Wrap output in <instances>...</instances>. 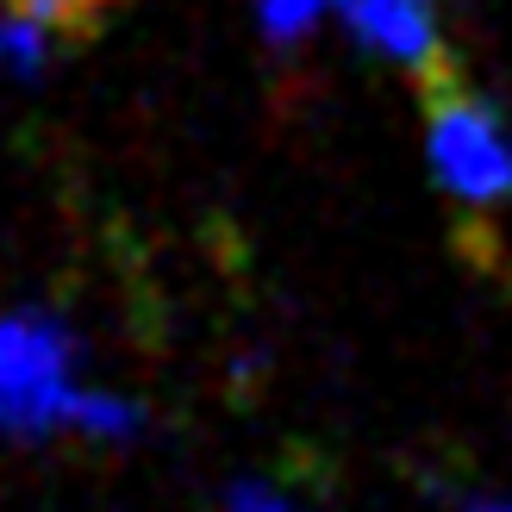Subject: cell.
Listing matches in <instances>:
<instances>
[{
  "label": "cell",
  "mask_w": 512,
  "mask_h": 512,
  "mask_svg": "<svg viewBox=\"0 0 512 512\" xmlns=\"http://www.w3.org/2000/svg\"><path fill=\"white\" fill-rule=\"evenodd\" d=\"M225 512H300L288 494H275L269 481H232L225 488Z\"/></svg>",
  "instance_id": "52a82bcc"
},
{
  "label": "cell",
  "mask_w": 512,
  "mask_h": 512,
  "mask_svg": "<svg viewBox=\"0 0 512 512\" xmlns=\"http://www.w3.org/2000/svg\"><path fill=\"white\" fill-rule=\"evenodd\" d=\"M57 25L38 19L32 7H19V0H7V13H0V69L19 75V82H32V75H44V63L57 57Z\"/></svg>",
  "instance_id": "277c9868"
},
{
  "label": "cell",
  "mask_w": 512,
  "mask_h": 512,
  "mask_svg": "<svg viewBox=\"0 0 512 512\" xmlns=\"http://www.w3.org/2000/svg\"><path fill=\"white\" fill-rule=\"evenodd\" d=\"M19 7H32L38 19H50L63 38H75V32H88V25L100 19V7L107 0H19Z\"/></svg>",
  "instance_id": "8992f818"
},
{
  "label": "cell",
  "mask_w": 512,
  "mask_h": 512,
  "mask_svg": "<svg viewBox=\"0 0 512 512\" xmlns=\"http://www.w3.org/2000/svg\"><path fill=\"white\" fill-rule=\"evenodd\" d=\"M475 512H512V500H488V506H475Z\"/></svg>",
  "instance_id": "ba28073f"
},
{
  "label": "cell",
  "mask_w": 512,
  "mask_h": 512,
  "mask_svg": "<svg viewBox=\"0 0 512 512\" xmlns=\"http://www.w3.org/2000/svg\"><path fill=\"white\" fill-rule=\"evenodd\" d=\"M356 32V44H369L375 57H388L400 69H413L419 82H450L444 57V25L438 0H331Z\"/></svg>",
  "instance_id": "3957f363"
},
{
  "label": "cell",
  "mask_w": 512,
  "mask_h": 512,
  "mask_svg": "<svg viewBox=\"0 0 512 512\" xmlns=\"http://www.w3.org/2000/svg\"><path fill=\"white\" fill-rule=\"evenodd\" d=\"M331 0H256V32H263L275 50H294L319 32Z\"/></svg>",
  "instance_id": "5b68a950"
},
{
  "label": "cell",
  "mask_w": 512,
  "mask_h": 512,
  "mask_svg": "<svg viewBox=\"0 0 512 512\" xmlns=\"http://www.w3.org/2000/svg\"><path fill=\"white\" fill-rule=\"evenodd\" d=\"M425 150H431L438 188L456 207H469V213L512 207V132L481 94L456 88V82H444L431 94Z\"/></svg>",
  "instance_id": "7a4b0ae2"
},
{
  "label": "cell",
  "mask_w": 512,
  "mask_h": 512,
  "mask_svg": "<svg viewBox=\"0 0 512 512\" xmlns=\"http://www.w3.org/2000/svg\"><path fill=\"white\" fill-rule=\"evenodd\" d=\"M75 388V338L44 313H0V431L50 438L75 431L82 413Z\"/></svg>",
  "instance_id": "6da1fadb"
}]
</instances>
